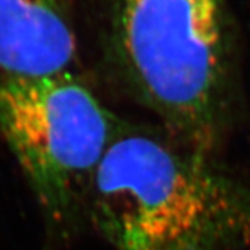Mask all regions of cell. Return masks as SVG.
Returning <instances> with one entry per match:
<instances>
[{"instance_id": "cell-1", "label": "cell", "mask_w": 250, "mask_h": 250, "mask_svg": "<svg viewBox=\"0 0 250 250\" xmlns=\"http://www.w3.org/2000/svg\"><path fill=\"white\" fill-rule=\"evenodd\" d=\"M88 220L114 250H243L250 181L121 121L95 174Z\"/></svg>"}, {"instance_id": "cell-2", "label": "cell", "mask_w": 250, "mask_h": 250, "mask_svg": "<svg viewBox=\"0 0 250 250\" xmlns=\"http://www.w3.org/2000/svg\"><path fill=\"white\" fill-rule=\"evenodd\" d=\"M110 59L171 141L211 156L227 139L238 95L224 0H117Z\"/></svg>"}, {"instance_id": "cell-3", "label": "cell", "mask_w": 250, "mask_h": 250, "mask_svg": "<svg viewBox=\"0 0 250 250\" xmlns=\"http://www.w3.org/2000/svg\"><path fill=\"white\" fill-rule=\"evenodd\" d=\"M120 124L74 71L0 78V136L59 231L88 218L95 174Z\"/></svg>"}, {"instance_id": "cell-4", "label": "cell", "mask_w": 250, "mask_h": 250, "mask_svg": "<svg viewBox=\"0 0 250 250\" xmlns=\"http://www.w3.org/2000/svg\"><path fill=\"white\" fill-rule=\"evenodd\" d=\"M75 0H0V78L72 71Z\"/></svg>"}]
</instances>
